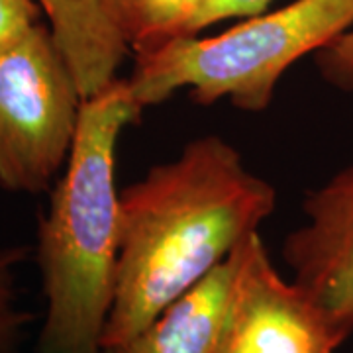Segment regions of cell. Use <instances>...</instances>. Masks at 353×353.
<instances>
[{"label":"cell","instance_id":"1","mask_svg":"<svg viewBox=\"0 0 353 353\" xmlns=\"http://www.w3.org/2000/svg\"><path fill=\"white\" fill-rule=\"evenodd\" d=\"M277 206V190L220 136L189 141L120 190V255L104 345L132 338L226 261Z\"/></svg>","mask_w":353,"mask_h":353},{"label":"cell","instance_id":"2","mask_svg":"<svg viewBox=\"0 0 353 353\" xmlns=\"http://www.w3.org/2000/svg\"><path fill=\"white\" fill-rule=\"evenodd\" d=\"M139 114L128 79L83 101L73 150L38 230L46 299L38 353H101L120 255L118 143Z\"/></svg>","mask_w":353,"mask_h":353},{"label":"cell","instance_id":"3","mask_svg":"<svg viewBox=\"0 0 353 353\" xmlns=\"http://www.w3.org/2000/svg\"><path fill=\"white\" fill-rule=\"evenodd\" d=\"M350 28L353 0H292L273 12L241 18L222 34H190L136 53L128 85L141 110L189 88L190 99L202 106L230 101L259 114L292 65Z\"/></svg>","mask_w":353,"mask_h":353},{"label":"cell","instance_id":"4","mask_svg":"<svg viewBox=\"0 0 353 353\" xmlns=\"http://www.w3.org/2000/svg\"><path fill=\"white\" fill-rule=\"evenodd\" d=\"M83 94L48 26L0 48V185L46 192L73 150Z\"/></svg>","mask_w":353,"mask_h":353},{"label":"cell","instance_id":"5","mask_svg":"<svg viewBox=\"0 0 353 353\" xmlns=\"http://www.w3.org/2000/svg\"><path fill=\"white\" fill-rule=\"evenodd\" d=\"M347 340L292 279H285L259 232L236 250L218 353H336Z\"/></svg>","mask_w":353,"mask_h":353},{"label":"cell","instance_id":"6","mask_svg":"<svg viewBox=\"0 0 353 353\" xmlns=\"http://www.w3.org/2000/svg\"><path fill=\"white\" fill-rule=\"evenodd\" d=\"M304 224L283 241V259L345 338L353 334V165L303 201Z\"/></svg>","mask_w":353,"mask_h":353},{"label":"cell","instance_id":"7","mask_svg":"<svg viewBox=\"0 0 353 353\" xmlns=\"http://www.w3.org/2000/svg\"><path fill=\"white\" fill-rule=\"evenodd\" d=\"M234 273L236 252L145 328L101 353H218Z\"/></svg>","mask_w":353,"mask_h":353},{"label":"cell","instance_id":"8","mask_svg":"<svg viewBox=\"0 0 353 353\" xmlns=\"http://www.w3.org/2000/svg\"><path fill=\"white\" fill-rule=\"evenodd\" d=\"M48 28L75 73L83 99L118 79L130 53L116 0H36Z\"/></svg>","mask_w":353,"mask_h":353},{"label":"cell","instance_id":"9","mask_svg":"<svg viewBox=\"0 0 353 353\" xmlns=\"http://www.w3.org/2000/svg\"><path fill=\"white\" fill-rule=\"evenodd\" d=\"M208 0H116V10L130 51L143 53L167 41L194 34Z\"/></svg>","mask_w":353,"mask_h":353},{"label":"cell","instance_id":"10","mask_svg":"<svg viewBox=\"0 0 353 353\" xmlns=\"http://www.w3.org/2000/svg\"><path fill=\"white\" fill-rule=\"evenodd\" d=\"M26 248H0V353H18L32 314L18 303L16 273Z\"/></svg>","mask_w":353,"mask_h":353},{"label":"cell","instance_id":"11","mask_svg":"<svg viewBox=\"0 0 353 353\" xmlns=\"http://www.w3.org/2000/svg\"><path fill=\"white\" fill-rule=\"evenodd\" d=\"M316 65L334 87L353 90V28L316 51Z\"/></svg>","mask_w":353,"mask_h":353},{"label":"cell","instance_id":"12","mask_svg":"<svg viewBox=\"0 0 353 353\" xmlns=\"http://www.w3.org/2000/svg\"><path fill=\"white\" fill-rule=\"evenodd\" d=\"M39 14L36 0H0V48L38 24Z\"/></svg>","mask_w":353,"mask_h":353},{"label":"cell","instance_id":"13","mask_svg":"<svg viewBox=\"0 0 353 353\" xmlns=\"http://www.w3.org/2000/svg\"><path fill=\"white\" fill-rule=\"evenodd\" d=\"M273 0H208L199 14V20L194 24V34H201L202 30L210 26L232 20V18H248L255 14L265 12Z\"/></svg>","mask_w":353,"mask_h":353}]
</instances>
